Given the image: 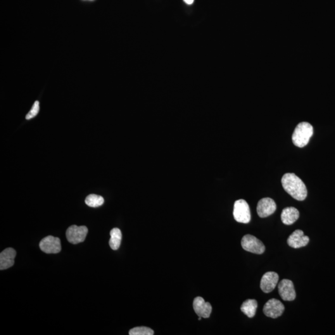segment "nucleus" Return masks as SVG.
<instances>
[{
  "mask_svg": "<svg viewBox=\"0 0 335 335\" xmlns=\"http://www.w3.org/2000/svg\"><path fill=\"white\" fill-rule=\"evenodd\" d=\"M282 187L287 193L298 201L305 200L307 189L303 181L294 173H286L282 178Z\"/></svg>",
  "mask_w": 335,
  "mask_h": 335,
  "instance_id": "nucleus-1",
  "label": "nucleus"
},
{
  "mask_svg": "<svg viewBox=\"0 0 335 335\" xmlns=\"http://www.w3.org/2000/svg\"><path fill=\"white\" fill-rule=\"evenodd\" d=\"M16 251L12 248L4 249L0 253V270H4L13 267L15 263Z\"/></svg>",
  "mask_w": 335,
  "mask_h": 335,
  "instance_id": "nucleus-13",
  "label": "nucleus"
},
{
  "mask_svg": "<svg viewBox=\"0 0 335 335\" xmlns=\"http://www.w3.org/2000/svg\"><path fill=\"white\" fill-rule=\"evenodd\" d=\"M111 239L109 244L113 250H117L120 248L122 241V232L118 228L112 229L110 232Z\"/></svg>",
  "mask_w": 335,
  "mask_h": 335,
  "instance_id": "nucleus-16",
  "label": "nucleus"
},
{
  "mask_svg": "<svg viewBox=\"0 0 335 335\" xmlns=\"http://www.w3.org/2000/svg\"><path fill=\"white\" fill-rule=\"evenodd\" d=\"M284 308V305L281 301L277 299H272L265 304L263 312L268 317L276 318L282 315Z\"/></svg>",
  "mask_w": 335,
  "mask_h": 335,
  "instance_id": "nucleus-7",
  "label": "nucleus"
},
{
  "mask_svg": "<svg viewBox=\"0 0 335 335\" xmlns=\"http://www.w3.org/2000/svg\"><path fill=\"white\" fill-rule=\"evenodd\" d=\"M234 217L237 222L248 223L251 220L250 209L248 204L244 199L235 201L234 208Z\"/></svg>",
  "mask_w": 335,
  "mask_h": 335,
  "instance_id": "nucleus-3",
  "label": "nucleus"
},
{
  "mask_svg": "<svg viewBox=\"0 0 335 335\" xmlns=\"http://www.w3.org/2000/svg\"><path fill=\"white\" fill-rule=\"evenodd\" d=\"M278 291L280 296L285 301L295 300L296 293L294 284L291 280L282 279L278 285Z\"/></svg>",
  "mask_w": 335,
  "mask_h": 335,
  "instance_id": "nucleus-8",
  "label": "nucleus"
},
{
  "mask_svg": "<svg viewBox=\"0 0 335 335\" xmlns=\"http://www.w3.org/2000/svg\"><path fill=\"white\" fill-rule=\"evenodd\" d=\"M279 275L275 272H267L263 275L260 282L261 289L265 293H270L276 287Z\"/></svg>",
  "mask_w": 335,
  "mask_h": 335,
  "instance_id": "nucleus-10",
  "label": "nucleus"
},
{
  "mask_svg": "<svg viewBox=\"0 0 335 335\" xmlns=\"http://www.w3.org/2000/svg\"><path fill=\"white\" fill-rule=\"evenodd\" d=\"M241 244L242 248L249 252L261 255L265 251V244L253 235H244L242 238Z\"/></svg>",
  "mask_w": 335,
  "mask_h": 335,
  "instance_id": "nucleus-4",
  "label": "nucleus"
},
{
  "mask_svg": "<svg viewBox=\"0 0 335 335\" xmlns=\"http://www.w3.org/2000/svg\"><path fill=\"white\" fill-rule=\"evenodd\" d=\"M258 308L257 301L255 299H248L244 301L241 306L242 312L249 318H253L255 315Z\"/></svg>",
  "mask_w": 335,
  "mask_h": 335,
  "instance_id": "nucleus-15",
  "label": "nucleus"
},
{
  "mask_svg": "<svg viewBox=\"0 0 335 335\" xmlns=\"http://www.w3.org/2000/svg\"><path fill=\"white\" fill-rule=\"evenodd\" d=\"M39 111V102L36 101L35 102L34 105L32 107L30 111L28 113V115L26 116V120H29L30 119L34 118L35 116L37 115Z\"/></svg>",
  "mask_w": 335,
  "mask_h": 335,
  "instance_id": "nucleus-19",
  "label": "nucleus"
},
{
  "mask_svg": "<svg viewBox=\"0 0 335 335\" xmlns=\"http://www.w3.org/2000/svg\"><path fill=\"white\" fill-rule=\"evenodd\" d=\"M88 232L89 230L87 227L72 225L66 230V239L72 244L82 243L86 239Z\"/></svg>",
  "mask_w": 335,
  "mask_h": 335,
  "instance_id": "nucleus-5",
  "label": "nucleus"
},
{
  "mask_svg": "<svg viewBox=\"0 0 335 335\" xmlns=\"http://www.w3.org/2000/svg\"><path fill=\"white\" fill-rule=\"evenodd\" d=\"M153 330L146 327H135L129 331L130 335H153Z\"/></svg>",
  "mask_w": 335,
  "mask_h": 335,
  "instance_id": "nucleus-18",
  "label": "nucleus"
},
{
  "mask_svg": "<svg viewBox=\"0 0 335 335\" xmlns=\"http://www.w3.org/2000/svg\"><path fill=\"white\" fill-rule=\"evenodd\" d=\"M40 249L47 254H56L60 252L61 249V240L58 237L47 236L40 241Z\"/></svg>",
  "mask_w": 335,
  "mask_h": 335,
  "instance_id": "nucleus-6",
  "label": "nucleus"
},
{
  "mask_svg": "<svg viewBox=\"0 0 335 335\" xmlns=\"http://www.w3.org/2000/svg\"><path fill=\"white\" fill-rule=\"evenodd\" d=\"M299 212L298 209L293 207H288L283 209L281 213V220L285 225L293 224L298 220Z\"/></svg>",
  "mask_w": 335,
  "mask_h": 335,
  "instance_id": "nucleus-14",
  "label": "nucleus"
},
{
  "mask_svg": "<svg viewBox=\"0 0 335 335\" xmlns=\"http://www.w3.org/2000/svg\"><path fill=\"white\" fill-rule=\"evenodd\" d=\"M104 198L96 194H90L85 199V203L91 208H97L104 204Z\"/></svg>",
  "mask_w": 335,
  "mask_h": 335,
  "instance_id": "nucleus-17",
  "label": "nucleus"
},
{
  "mask_svg": "<svg viewBox=\"0 0 335 335\" xmlns=\"http://www.w3.org/2000/svg\"><path fill=\"white\" fill-rule=\"evenodd\" d=\"M257 213L261 218H265L272 215L276 210V204L273 199L265 198L261 199L257 205Z\"/></svg>",
  "mask_w": 335,
  "mask_h": 335,
  "instance_id": "nucleus-9",
  "label": "nucleus"
},
{
  "mask_svg": "<svg viewBox=\"0 0 335 335\" xmlns=\"http://www.w3.org/2000/svg\"><path fill=\"white\" fill-rule=\"evenodd\" d=\"M184 1L187 4H189L190 5V4H192L194 3V0H184Z\"/></svg>",
  "mask_w": 335,
  "mask_h": 335,
  "instance_id": "nucleus-20",
  "label": "nucleus"
},
{
  "mask_svg": "<svg viewBox=\"0 0 335 335\" xmlns=\"http://www.w3.org/2000/svg\"><path fill=\"white\" fill-rule=\"evenodd\" d=\"M313 133V127L310 123L306 122L299 123L292 134V142L296 146L303 148L308 144Z\"/></svg>",
  "mask_w": 335,
  "mask_h": 335,
  "instance_id": "nucleus-2",
  "label": "nucleus"
},
{
  "mask_svg": "<svg viewBox=\"0 0 335 335\" xmlns=\"http://www.w3.org/2000/svg\"><path fill=\"white\" fill-rule=\"evenodd\" d=\"M287 244L293 248H299L307 245L309 242L308 237L305 236L301 230H296L287 239Z\"/></svg>",
  "mask_w": 335,
  "mask_h": 335,
  "instance_id": "nucleus-11",
  "label": "nucleus"
},
{
  "mask_svg": "<svg viewBox=\"0 0 335 335\" xmlns=\"http://www.w3.org/2000/svg\"><path fill=\"white\" fill-rule=\"evenodd\" d=\"M193 308L196 314L201 318H209L212 312V305L206 303L201 297H197L193 301Z\"/></svg>",
  "mask_w": 335,
  "mask_h": 335,
  "instance_id": "nucleus-12",
  "label": "nucleus"
}]
</instances>
